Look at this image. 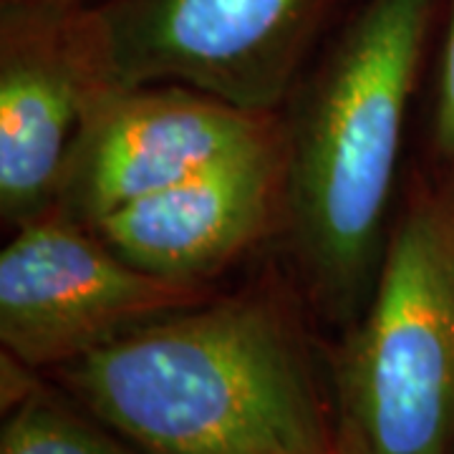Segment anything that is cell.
I'll return each instance as SVG.
<instances>
[{"mask_svg": "<svg viewBox=\"0 0 454 454\" xmlns=\"http://www.w3.org/2000/svg\"><path fill=\"white\" fill-rule=\"evenodd\" d=\"M316 324L268 265L43 376L139 454H340Z\"/></svg>", "mask_w": 454, "mask_h": 454, "instance_id": "obj_1", "label": "cell"}, {"mask_svg": "<svg viewBox=\"0 0 454 454\" xmlns=\"http://www.w3.org/2000/svg\"><path fill=\"white\" fill-rule=\"evenodd\" d=\"M447 0H356L283 109L280 230L313 316L340 333L389 243L409 106Z\"/></svg>", "mask_w": 454, "mask_h": 454, "instance_id": "obj_2", "label": "cell"}, {"mask_svg": "<svg viewBox=\"0 0 454 454\" xmlns=\"http://www.w3.org/2000/svg\"><path fill=\"white\" fill-rule=\"evenodd\" d=\"M340 454H454V175L417 172L372 295L328 348Z\"/></svg>", "mask_w": 454, "mask_h": 454, "instance_id": "obj_3", "label": "cell"}, {"mask_svg": "<svg viewBox=\"0 0 454 454\" xmlns=\"http://www.w3.org/2000/svg\"><path fill=\"white\" fill-rule=\"evenodd\" d=\"M351 0H101L79 8L94 98L179 83L255 114H283Z\"/></svg>", "mask_w": 454, "mask_h": 454, "instance_id": "obj_4", "label": "cell"}, {"mask_svg": "<svg viewBox=\"0 0 454 454\" xmlns=\"http://www.w3.org/2000/svg\"><path fill=\"white\" fill-rule=\"evenodd\" d=\"M215 293L146 273L91 227L49 210L11 230L0 253L3 354L49 373Z\"/></svg>", "mask_w": 454, "mask_h": 454, "instance_id": "obj_5", "label": "cell"}, {"mask_svg": "<svg viewBox=\"0 0 454 454\" xmlns=\"http://www.w3.org/2000/svg\"><path fill=\"white\" fill-rule=\"evenodd\" d=\"M283 129V114L238 109L179 83L98 94L83 114L51 210L86 227Z\"/></svg>", "mask_w": 454, "mask_h": 454, "instance_id": "obj_6", "label": "cell"}, {"mask_svg": "<svg viewBox=\"0 0 454 454\" xmlns=\"http://www.w3.org/2000/svg\"><path fill=\"white\" fill-rule=\"evenodd\" d=\"M283 207V129L243 152L109 212L91 227L146 273L215 286L278 235Z\"/></svg>", "mask_w": 454, "mask_h": 454, "instance_id": "obj_7", "label": "cell"}, {"mask_svg": "<svg viewBox=\"0 0 454 454\" xmlns=\"http://www.w3.org/2000/svg\"><path fill=\"white\" fill-rule=\"evenodd\" d=\"M79 8L0 3V220L5 230L49 212L94 83Z\"/></svg>", "mask_w": 454, "mask_h": 454, "instance_id": "obj_8", "label": "cell"}, {"mask_svg": "<svg viewBox=\"0 0 454 454\" xmlns=\"http://www.w3.org/2000/svg\"><path fill=\"white\" fill-rule=\"evenodd\" d=\"M0 454H139L41 373L33 389L5 409Z\"/></svg>", "mask_w": 454, "mask_h": 454, "instance_id": "obj_9", "label": "cell"}, {"mask_svg": "<svg viewBox=\"0 0 454 454\" xmlns=\"http://www.w3.org/2000/svg\"><path fill=\"white\" fill-rule=\"evenodd\" d=\"M429 134H432V152L437 169L454 175V0H447V13H444Z\"/></svg>", "mask_w": 454, "mask_h": 454, "instance_id": "obj_10", "label": "cell"}, {"mask_svg": "<svg viewBox=\"0 0 454 454\" xmlns=\"http://www.w3.org/2000/svg\"><path fill=\"white\" fill-rule=\"evenodd\" d=\"M0 3H41V5H56V8H74V5H83L89 0H0Z\"/></svg>", "mask_w": 454, "mask_h": 454, "instance_id": "obj_11", "label": "cell"}]
</instances>
